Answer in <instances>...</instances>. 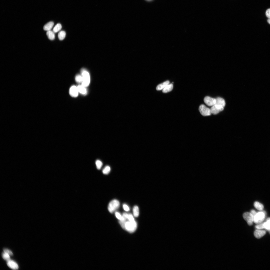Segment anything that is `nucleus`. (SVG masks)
Returning a JSON list of instances; mask_svg holds the SVG:
<instances>
[{
  "label": "nucleus",
  "mask_w": 270,
  "mask_h": 270,
  "mask_svg": "<svg viewBox=\"0 0 270 270\" xmlns=\"http://www.w3.org/2000/svg\"><path fill=\"white\" fill-rule=\"evenodd\" d=\"M216 99V101L215 104L222 106L223 107L225 106L226 103L223 98L220 97H217Z\"/></svg>",
  "instance_id": "13"
},
{
  "label": "nucleus",
  "mask_w": 270,
  "mask_h": 270,
  "mask_svg": "<svg viewBox=\"0 0 270 270\" xmlns=\"http://www.w3.org/2000/svg\"><path fill=\"white\" fill-rule=\"evenodd\" d=\"M254 206L256 209L260 210H262L264 208L263 205L258 202H255L254 204Z\"/></svg>",
  "instance_id": "18"
},
{
  "label": "nucleus",
  "mask_w": 270,
  "mask_h": 270,
  "mask_svg": "<svg viewBox=\"0 0 270 270\" xmlns=\"http://www.w3.org/2000/svg\"><path fill=\"white\" fill-rule=\"evenodd\" d=\"M110 167L108 166H105L102 172L103 174H108L110 172Z\"/></svg>",
  "instance_id": "23"
},
{
  "label": "nucleus",
  "mask_w": 270,
  "mask_h": 270,
  "mask_svg": "<svg viewBox=\"0 0 270 270\" xmlns=\"http://www.w3.org/2000/svg\"><path fill=\"white\" fill-rule=\"evenodd\" d=\"M204 103L209 106H212L216 104V99L208 96L205 97L204 99Z\"/></svg>",
  "instance_id": "8"
},
{
  "label": "nucleus",
  "mask_w": 270,
  "mask_h": 270,
  "mask_svg": "<svg viewBox=\"0 0 270 270\" xmlns=\"http://www.w3.org/2000/svg\"><path fill=\"white\" fill-rule=\"evenodd\" d=\"M127 220L122 227L130 232H134L137 228V224L136 222L135 221H130L128 220V221H127Z\"/></svg>",
  "instance_id": "1"
},
{
  "label": "nucleus",
  "mask_w": 270,
  "mask_h": 270,
  "mask_svg": "<svg viewBox=\"0 0 270 270\" xmlns=\"http://www.w3.org/2000/svg\"><path fill=\"white\" fill-rule=\"evenodd\" d=\"M4 252L8 254L10 256H12L13 254L12 252L10 250L7 249H4Z\"/></svg>",
  "instance_id": "29"
},
{
  "label": "nucleus",
  "mask_w": 270,
  "mask_h": 270,
  "mask_svg": "<svg viewBox=\"0 0 270 270\" xmlns=\"http://www.w3.org/2000/svg\"><path fill=\"white\" fill-rule=\"evenodd\" d=\"M82 78V85L86 87L88 86L90 82V76L88 72L84 69L81 70Z\"/></svg>",
  "instance_id": "2"
},
{
  "label": "nucleus",
  "mask_w": 270,
  "mask_h": 270,
  "mask_svg": "<svg viewBox=\"0 0 270 270\" xmlns=\"http://www.w3.org/2000/svg\"><path fill=\"white\" fill-rule=\"evenodd\" d=\"M243 216L249 225H252L254 222V216L250 212L244 213L243 214Z\"/></svg>",
  "instance_id": "6"
},
{
  "label": "nucleus",
  "mask_w": 270,
  "mask_h": 270,
  "mask_svg": "<svg viewBox=\"0 0 270 270\" xmlns=\"http://www.w3.org/2000/svg\"><path fill=\"white\" fill-rule=\"evenodd\" d=\"M173 87V86L172 84H168L162 90L163 93H167L172 90Z\"/></svg>",
  "instance_id": "16"
},
{
  "label": "nucleus",
  "mask_w": 270,
  "mask_h": 270,
  "mask_svg": "<svg viewBox=\"0 0 270 270\" xmlns=\"http://www.w3.org/2000/svg\"><path fill=\"white\" fill-rule=\"evenodd\" d=\"M96 164L97 168L98 170H100L102 166V163L101 161L97 160L96 162Z\"/></svg>",
  "instance_id": "25"
},
{
  "label": "nucleus",
  "mask_w": 270,
  "mask_h": 270,
  "mask_svg": "<svg viewBox=\"0 0 270 270\" xmlns=\"http://www.w3.org/2000/svg\"><path fill=\"white\" fill-rule=\"evenodd\" d=\"M78 92L77 87L74 86H72L70 88L69 93L70 95L73 97H76L78 95Z\"/></svg>",
  "instance_id": "9"
},
{
  "label": "nucleus",
  "mask_w": 270,
  "mask_h": 270,
  "mask_svg": "<svg viewBox=\"0 0 270 270\" xmlns=\"http://www.w3.org/2000/svg\"><path fill=\"white\" fill-rule=\"evenodd\" d=\"M115 214L116 218L120 220H121L122 219V216L118 212H116L115 213Z\"/></svg>",
  "instance_id": "28"
},
{
  "label": "nucleus",
  "mask_w": 270,
  "mask_h": 270,
  "mask_svg": "<svg viewBox=\"0 0 270 270\" xmlns=\"http://www.w3.org/2000/svg\"><path fill=\"white\" fill-rule=\"evenodd\" d=\"M46 34L49 39L52 40L55 38V34L53 31L51 30L47 31Z\"/></svg>",
  "instance_id": "17"
},
{
  "label": "nucleus",
  "mask_w": 270,
  "mask_h": 270,
  "mask_svg": "<svg viewBox=\"0 0 270 270\" xmlns=\"http://www.w3.org/2000/svg\"><path fill=\"white\" fill-rule=\"evenodd\" d=\"M264 228L270 231V218H268L266 221L264 222Z\"/></svg>",
  "instance_id": "22"
},
{
  "label": "nucleus",
  "mask_w": 270,
  "mask_h": 270,
  "mask_svg": "<svg viewBox=\"0 0 270 270\" xmlns=\"http://www.w3.org/2000/svg\"><path fill=\"white\" fill-rule=\"evenodd\" d=\"M75 80L78 83H82V75L79 74L76 75L75 77Z\"/></svg>",
  "instance_id": "24"
},
{
  "label": "nucleus",
  "mask_w": 270,
  "mask_h": 270,
  "mask_svg": "<svg viewBox=\"0 0 270 270\" xmlns=\"http://www.w3.org/2000/svg\"><path fill=\"white\" fill-rule=\"evenodd\" d=\"M123 207L124 210L126 211H128L130 210L129 208L126 204H123Z\"/></svg>",
  "instance_id": "31"
},
{
  "label": "nucleus",
  "mask_w": 270,
  "mask_h": 270,
  "mask_svg": "<svg viewBox=\"0 0 270 270\" xmlns=\"http://www.w3.org/2000/svg\"><path fill=\"white\" fill-rule=\"evenodd\" d=\"M120 206V203L119 201L116 200H112L108 204V210L111 213H112L119 208Z\"/></svg>",
  "instance_id": "4"
},
{
  "label": "nucleus",
  "mask_w": 270,
  "mask_h": 270,
  "mask_svg": "<svg viewBox=\"0 0 270 270\" xmlns=\"http://www.w3.org/2000/svg\"><path fill=\"white\" fill-rule=\"evenodd\" d=\"M77 87L79 92L83 94H86L87 91L86 87L82 85H79Z\"/></svg>",
  "instance_id": "15"
},
{
  "label": "nucleus",
  "mask_w": 270,
  "mask_h": 270,
  "mask_svg": "<svg viewBox=\"0 0 270 270\" xmlns=\"http://www.w3.org/2000/svg\"><path fill=\"white\" fill-rule=\"evenodd\" d=\"M265 215L264 212L261 211L256 213L254 217V222L256 224L262 223L265 218Z\"/></svg>",
  "instance_id": "3"
},
{
  "label": "nucleus",
  "mask_w": 270,
  "mask_h": 270,
  "mask_svg": "<svg viewBox=\"0 0 270 270\" xmlns=\"http://www.w3.org/2000/svg\"><path fill=\"white\" fill-rule=\"evenodd\" d=\"M62 26L59 23L57 24L54 27L53 31L54 33H56L59 31L61 29Z\"/></svg>",
  "instance_id": "21"
},
{
  "label": "nucleus",
  "mask_w": 270,
  "mask_h": 270,
  "mask_svg": "<svg viewBox=\"0 0 270 270\" xmlns=\"http://www.w3.org/2000/svg\"><path fill=\"white\" fill-rule=\"evenodd\" d=\"M250 212L251 213V214H252L254 217L256 213V211L254 210H251L250 211Z\"/></svg>",
  "instance_id": "32"
},
{
  "label": "nucleus",
  "mask_w": 270,
  "mask_h": 270,
  "mask_svg": "<svg viewBox=\"0 0 270 270\" xmlns=\"http://www.w3.org/2000/svg\"><path fill=\"white\" fill-rule=\"evenodd\" d=\"M199 110L201 114L203 116L210 115L211 113L210 108L204 104H201L199 108Z\"/></svg>",
  "instance_id": "5"
},
{
  "label": "nucleus",
  "mask_w": 270,
  "mask_h": 270,
  "mask_svg": "<svg viewBox=\"0 0 270 270\" xmlns=\"http://www.w3.org/2000/svg\"><path fill=\"white\" fill-rule=\"evenodd\" d=\"M2 257L4 260L7 261L10 260V255L4 252L2 254Z\"/></svg>",
  "instance_id": "26"
},
{
  "label": "nucleus",
  "mask_w": 270,
  "mask_h": 270,
  "mask_svg": "<svg viewBox=\"0 0 270 270\" xmlns=\"http://www.w3.org/2000/svg\"><path fill=\"white\" fill-rule=\"evenodd\" d=\"M255 227L258 229H262L264 228V222L257 224L256 226Z\"/></svg>",
  "instance_id": "27"
},
{
  "label": "nucleus",
  "mask_w": 270,
  "mask_h": 270,
  "mask_svg": "<svg viewBox=\"0 0 270 270\" xmlns=\"http://www.w3.org/2000/svg\"><path fill=\"white\" fill-rule=\"evenodd\" d=\"M224 107L223 106L215 104L212 106L210 109L211 114H216L220 112L223 110Z\"/></svg>",
  "instance_id": "7"
},
{
  "label": "nucleus",
  "mask_w": 270,
  "mask_h": 270,
  "mask_svg": "<svg viewBox=\"0 0 270 270\" xmlns=\"http://www.w3.org/2000/svg\"><path fill=\"white\" fill-rule=\"evenodd\" d=\"M170 84V81L167 80L158 85L156 88L157 90H162L168 84Z\"/></svg>",
  "instance_id": "12"
},
{
  "label": "nucleus",
  "mask_w": 270,
  "mask_h": 270,
  "mask_svg": "<svg viewBox=\"0 0 270 270\" xmlns=\"http://www.w3.org/2000/svg\"><path fill=\"white\" fill-rule=\"evenodd\" d=\"M54 25V23L52 22H50L45 24L43 27L44 30L46 31L50 30Z\"/></svg>",
  "instance_id": "14"
},
{
  "label": "nucleus",
  "mask_w": 270,
  "mask_h": 270,
  "mask_svg": "<svg viewBox=\"0 0 270 270\" xmlns=\"http://www.w3.org/2000/svg\"><path fill=\"white\" fill-rule=\"evenodd\" d=\"M266 233V232L265 230L257 229L254 232V235L256 238H259L264 236Z\"/></svg>",
  "instance_id": "10"
},
{
  "label": "nucleus",
  "mask_w": 270,
  "mask_h": 270,
  "mask_svg": "<svg viewBox=\"0 0 270 270\" xmlns=\"http://www.w3.org/2000/svg\"><path fill=\"white\" fill-rule=\"evenodd\" d=\"M7 264L10 268L13 270H17L18 268L17 264L13 260H10L8 261Z\"/></svg>",
  "instance_id": "11"
},
{
  "label": "nucleus",
  "mask_w": 270,
  "mask_h": 270,
  "mask_svg": "<svg viewBox=\"0 0 270 270\" xmlns=\"http://www.w3.org/2000/svg\"><path fill=\"white\" fill-rule=\"evenodd\" d=\"M268 23L270 24V18H268Z\"/></svg>",
  "instance_id": "33"
},
{
  "label": "nucleus",
  "mask_w": 270,
  "mask_h": 270,
  "mask_svg": "<svg viewBox=\"0 0 270 270\" xmlns=\"http://www.w3.org/2000/svg\"><path fill=\"white\" fill-rule=\"evenodd\" d=\"M266 14L267 18H270V8H268L266 10Z\"/></svg>",
  "instance_id": "30"
},
{
  "label": "nucleus",
  "mask_w": 270,
  "mask_h": 270,
  "mask_svg": "<svg viewBox=\"0 0 270 270\" xmlns=\"http://www.w3.org/2000/svg\"><path fill=\"white\" fill-rule=\"evenodd\" d=\"M66 35L65 32L64 31H61L59 32L58 37L60 40H62L65 38Z\"/></svg>",
  "instance_id": "20"
},
{
  "label": "nucleus",
  "mask_w": 270,
  "mask_h": 270,
  "mask_svg": "<svg viewBox=\"0 0 270 270\" xmlns=\"http://www.w3.org/2000/svg\"><path fill=\"white\" fill-rule=\"evenodd\" d=\"M133 214L134 216L135 217H138L139 214V209L138 207L136 206H135L133 209Z\"/></svg>",
  "instance_id": "19"
}]
</instances>
